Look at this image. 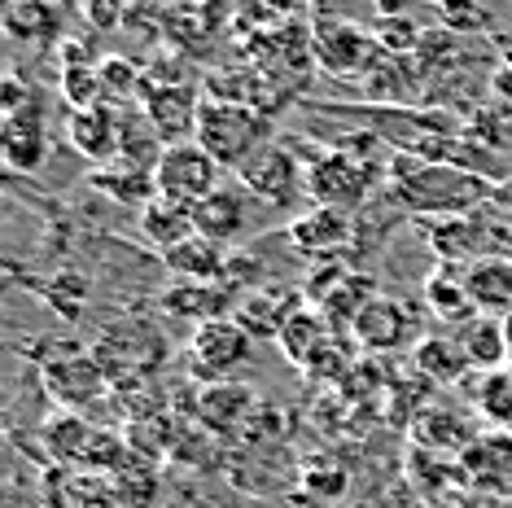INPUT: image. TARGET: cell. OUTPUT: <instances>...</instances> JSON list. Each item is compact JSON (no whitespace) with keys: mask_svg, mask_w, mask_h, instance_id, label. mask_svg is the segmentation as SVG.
<instances>
[{"mask_svg":"<svg viewBox=\"0 0 512 508\" xmlns=\"http://www.w3.org/2000/svg\"><path fill=\"white\" fill-rule=\"evenodd\" d=\"M386 171H390V198L412 215L460 219L495 198V184H486V176H477L464 163H438V158L403 154L399 149Z\"/></svg>","mask_w":512,"mask_h":508,"instance_id":"obj_1","label":"cell"},{"mask_svg":"<svg viewBox=\"0 0 512 508\" xmlns=\"http://www.w3.org/2000/svg\"><path fill=\"white\" fill-rule=\"evenodd\" d=\"M193 141L224 171H241L263 145H272V119H267V110L211 97V101H202Z\"/></svg>","mask_w":512,"mask_h":508,"instance_id":"obj_2","label":"cell"},{"mask_svg":"<svg viewBox=\"0 0 512 508\" xmlns=\"http://www.w3.org/2000/svg\"><path fill=\"white\" fill-rule=\"evenodd\" d=\"M377 163L351 154V149H324L307 163V193L316 198V206H333V211H359L372 198L377 184Z\"/></svg>","mask_w":512,"mask_h":508,"instance_id":"obj_3","label":"cell"},{"mask_svg":"<svg viewBox=\"0 0 512 508\" xmlns=\"http://www.w3.org/2000/svg\"><path fill=\"white\" fill-rule=\"evenodd\" d=\"M228 171L215 163L197 141H180V145H167L154 167V180H158V193L171 202H184V206H197L202 198L224 184Z\"/></svg>","mask_w":512,"mask_h":508,"instance_id":"obj_4","label":"cell"},{"mask_svg":"<svg viewBox=\"0 0 512 508\" xmlns=\"http://www.w3.org/2000/svg\"><path fill=\"white\" fill-rule=\"evenodd\" d=\"M254 355V333L237 316H219L193 333V373L197 377H232Z\"/></svg>","mask_w":512,"mask_h":508,"instance_id":"obj_5","label":"cell"},{"mask_svg":"<svg viewBox=\"0 0 512 508\" xmlns=\"http://www.w3.org/2000/svg\"><path fill=\"white\" fill-rule=\"evenodd\" d=\"M237 180H241V189H250V198L272 202V206H289L298 198V189H307V167L298 163L294 149L272 141L237 171Z\"/></svg>","mask_w":512,"mask_h":508,"instance_id":"obj_6","label":"cell"},{"mask_svg":"<svg viewBox=\"0 0 512 508\" xmlns=\"http://www.w3.org/2000/svg\"><path fill=\"white\" fill-rule=\"evenodd\" d=\"M311 53H316V62L333 75H364L372 66V57H377V40L346 18H316Z\"/></svg>","mask_w":512,"mask_h":508,"instance_id":"obj_7","label":"cell"},{"mask_svg":"<svg viewBox=\"0 0 512 508\" xmlns=\"http://www.w3.org/2000/svg\"><path fill=\"white\" fill-rule=\"evenodd\" d=\"M355 342L364 346V351H399V346L412 342V333H416V316L407 311L399 298H372V303L355 316Z\"/></svg>","mask_w":512,"mask_h":508,"instance_id":"obj_8","label":"cell"},{"mask_svg":"<svg viewBox=\"0 0 512 508\" xmlns=\"http://www.w3.org/2000/svg\"><path fill=\"white\" fill-rule=\"evenodd\" d=\"M145 114H149V123L158 127L162 141L180 145L184 136L193 141L202 101H197V92L189 84H158V88H145Z\"/></svg>","mask_w":512,"mask_h":508,"instance_id":"obj_9","label":"cell"},{"mask_svg":"<svg viewBox=\"0 0 512 508\" xmlns=\"http://www.w3.org/2000/svg\"><path fill=\"white\" fill-rule=\"evenodd\" d=\"M355 237V219L333 206H316L311 215H302L298 224H289V241L302 254H316V259H337Z\"/></svg>","mask_w":512,"mask_h":508,"instance_id":"obj_10","label":"cell"},{"mask_svg":"<svg viewBox=\"0 0 512 508\" xmlns=\"http://www.w3.org/2000/svg\"><path fill=\"white\" fill-rule=\"evenodd\" d=\"M250 189H232V184H219V189L211 193V198H202L193 206V228L202 237L211 241H237L241 233H246L250 224Z\"/></svg>","mask_w":512,"mask_h":508,"instance_id":"obj_11","label":"cell"},{"mask_svg":"<svg viewBox=\"0 0 512 508\" xmlns=\"http://www.w3.org/2000/svg\"><path fill=\"white\" fill-rule=\"evenodd\" d=\"M66 136L84 158L101 163V158H119V106H84L66 110Z\"/></svg>","mask_w":512,"mask_h":508,"instance_id":"obj_12","label":"cell"},{"mask_svg":"<svg viewBox=\"0 0 512 508\" xmlns=\"http://www.w3.org/2000/svg\"><path fill=\"white\" fill-rule=\"evenodd\" d=\"M237 303L228 281H180L162 294V311H171L176 320H193V325H211V320L228 316V307Z\"/></svg>","mask_w":512,"mask_h":508,"instance_id":"obj_13","label":"cell"},{"mask_svg":"<svg viewBox=\"0 0 512 508\" xmlns=\"http://www.w3.org/2000/svg\"><path fill=\"white\" fill-rule=\"evenodd\" d=\"M464 290H469L477 316H512V259L508 254L477 259L464 272Z\"/></svg>","mask_w":512,"mask_h":508,"instance_id":"obj_14","label":"cell"},{"mask_svg":"<svg viewBox=\"0 0 512 508\" xmlns=\"http://www.w3.org/2000/svg\"><path fill=\"white\" fill-rule=\"evenodd\" d=\"M162 263H167L180 281H228V246L202 237V233H193V237H184L180 246L162 250Z\"/></svg>","mask_w":512,"mask_h":508,"instance_id":"obj_15","label":"cell"},{"mask_svg":"<svg viewBox=\"0 0 512 508\" xmlns=\"http://www.w3.org/2000/svg\"><path fill=\"white\" fill-rule=\"evenodd\" d=\"M49 154V127L40 106H22L5 119V163L14 171H36Z\"/></svg>","mask_w":512,"mask_h":508,"instance_id":"obj_16","label":"cell"},{"mask_svg":"<svg viewBox=\"0 0 512 508\" xmlns=\"http://www.w3.org/2000/svg\"><path fill=\"white\" fill-rule=\"evenodd\" d=\"M333 338V320L324 316L320 307H298L294 316L285 320V329L276 333V342H281V351H285V360L289 364H298V368H307L311 360H316V351L324 342Z\"/></svg>","mask_w":512,"mask_h":508,"instance_id":"obj_17","label":"cell"},{"mask_svg":"<svg viewBox=\"0 0 512 508\" xmlns=\"http://www.w3.org/2000/svg\"><path fill=\"white\" fill-rule=\"evenodd\" d=\"M302 307V298L298 294H281V290H254V294H246L237 303V320L246 325L254 338H276V333L285 329V320L294 316V311Z\"/></svg>","mask_w":512,"mask_h":508,"instance_id":"obj_18","label":"cell"},{"mask_svg":"<svg viewBox=\"0 0 512 508\" xmlns=\"http://www.w3.org/2000/svg\"><path fill=\"white\" fill-rule=\"evenodd\" d=\"M141 233H145V241L158 254L171 250V246H180L184 237L197 233V228H193V206L171 202V198H162V193H158V198L141 211Z\"/></svg>","mask_w":512,"mask_h":508,"instance_id":"obj_19","label":"cell"},{"mask_svg":"<svg viewBox=\"0 0 512 508\" xmlns=\"http://www.w3.org/2000/svg\"><path fill=\"white\" fill-rule=\"evenodd\" d=\"M162 149H167V141L158 136V127L149 123L145 110H132V106L119 110V163L154 171Z\"/></svg>","mask_w":512,"mask_h":508,"instance_id":"obj_20","label":"cell"},{"mask_svg":"<svg viewBox=\"0 0 512 508\" xmlns=\"http://www.w3.org/2000/svg\"><path fill=\"white\" fill-rule=\"evenodd\" d=\"M92 184H97L101 193H110L119 206H141V211L158 198L154 171L132 167V163H119V158H114V167H97V171H92Z\"/></svg>","mask_w":512,"mask_h":508,"instance_id":"obj_21","label":"cell"},{"mask_svg":"<svg viewBox=\"0 0 512 508\" xmlns=\"http://www.w3.org/2000/svg\"><path fill=\"white\" fill-rule=\"evenodd\" d=\"M464 355H469L473 368L482 373H495V368H508V338H504V320L495 316H473L469 329H464Z\"/></svg>","mask_w":512,"mask_h":508,"instance_id":"obj_22","label":"cell"},{"mask_svg":"<svg viewBox=\"0 0 512 508\" xmlns=\"http://www.w3.org/2000/svg\"><path fill=\"white\" fill-rule=\"evenodd\" d=\"M460 465L464 473L482 482H499V473L512 469V438L508 434H495V438H477L460 452Z\"/></svg>","mask_w":512,"mask_h":508,"instance_id":"obj_23","label":"cell"},{"mask_svg":"<svg viewBox=\"0 0 512 508\" xmlns=\"http://www.w3.org/2000/svg\"><path fill=\"white\" fill-rule=\"evenodd\" d=\"M416 368L429 377V381H456L464 377V368L469 364V355H464V346L447 342V338H425L416 342Z\"/></svg>","mask_w":512,"mask_h":508,"instance_id":"obj_24","label":"cell"},{"mask_svg":"<svg viewBox=\"0 0 512 508\" xmlns=\"http://www.w3.org/2000/svg\"><path fill=\"white\" fill-rule=\"evenodd\" d=\"M9 31L31 44H49L57 36V14L44 0H14L9 5Z\"/></svg>","mask_w":512,"mask_h":508,"instance_id":"obj_25","label":"cell"},{"mask_svg":"<svg viewBox=\"0 0 512 508\" xmlns=\"http://www.w3.org/2000/svg\"><path fill=\"white\" fill-rule=\"evenodd\" d=\"M477 408L491 425L512 430V368H495L482 373V390H477Z\"/></svg>","mask_w":512,"mask_h":508,"instance_id":"obj_26","label":"cell"},{"mask_svg":"<svg viewBox=\"0 0 512 508\" xmlns=\"http://www.w3.org/2000/svg\"><path fill=\"white\" fill-rule=\"evenodd\" d=\"M97 71H101V101H106V106L127 110V101L145 97L141 75H136V66L123 62V57H110L106 66H97Z\"/></svg>","mask_w":512,"mask_h":508,"instance_id":"obj_27","label":"cell"},{"mask_svg":"<svg viewBox=\"0 0 512 508\" xmlns=\"http://www.w3.org/2000/svg\"><path fill=\"white\" fill-rule=\"evenodd\" d=\"M425 298H429V307H434L438 320H473V316H477V307H473L469 290H464V281H447V276H434V281L425 285Z\"/></svg>","mask_w":512,"mask_h":508,"instance_id":"obj_28","label":"cell"},{"mask_svg":"<svg viewBox=\"0 0 512 508\" xmlns=\"http://www.w3.org/2000/svg\"><path fill=\"white\" fill-rule=\"evenodd\" d=\"M438 18L447 22V31L456 36H473V31H486L495 18L491 0H438Z\"/></svg>","mask_w":512,"mask_h":508,"instance_id":"obj_29","label":"cell"},{"mask_svg":"<svg viewBox=\"0 0 512 508\" xmlns=\"http://www.w3.org/2000/svg\"><path fill=\"white\" fill-rule=\"evenodd\" d=\"M346 368H351V346L333 333V338L316 351V360L307 364V373L320 377V381H337V377H346Z\"/></svg>","mask_w":512,"mask_h":508,"instance_id":"obj_30","label":"cell"},{"mask_svg":"<svg viewBox=\"0 0 512 508\" xmlns=\"http://www.w3.org/2000/svg\"><path fill=\"white\" fill-rule=\"evenodd\" d=\"M504 338H508V364H512V316H504Z\"/></svg>","mask_w":512,"mask_h":508,"instance_id":"obj_31","label":"cell"}]
</instances>
